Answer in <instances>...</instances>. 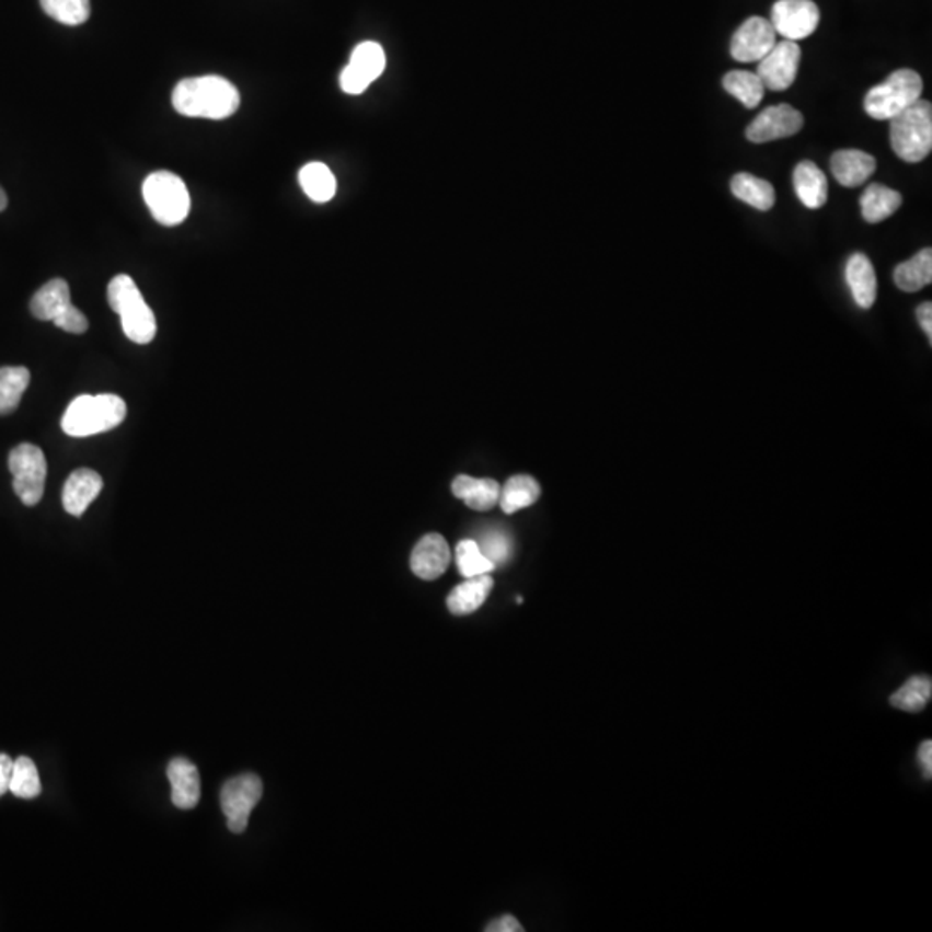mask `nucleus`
Segmentation results:
<instances>
[{
  "instance_id": "1",
  "label": "nucleus",
  "mask_w": 932,
  "mask_h": 932,
  "mask_svg": "<svg viewBox=\"0 0 932 932\" xmlns=\"http://www.w3.org/2000/svg\"><path fill=\"white\" fill-rule=\"evenodd\" d=\"M173 107L187 118H230L241 106L239 90L218 74L185 78L173 90Z\"/></svg>"
},
{
  "instance_id": "2",
  "label": "nucleus",
  "mask_w": 932,
  "mask_h": 932,
  "mask_svg": "<svg viewBox=\"0 0 932 932\" xmlns=\"http://www.w3.org/2000/svg\"><path fill=\"white\" fill-rule=\"evenodd\" d=\"M127 418V404L115 394L78 395L61 419L65 434L89 437L110 432Z\"/></svg>"
},
{
  "instance_id": "3",
  "label": "nucleus",
  "mask_w": 932,
  "mask_h": 932,
  "mask_svg": "<svg viewBox=\"0 0 932 932\" xmlns=\"http://www.w3.org/2000/svg\"><path fill=\"white\" fill-rule=\"evenodd\" d=\"M107 301L111 310L122 318L123 332L135 344H149L156 337V317L143 301L139 287L128 275H118L110 281Z\"/></svg>"
},
{
  "instance_id": "4",
  "label": "nucleus",
  "mask_w": 932,
  "mask_h": 932,
  "mask_svg": "<svg viewBox=\"0 0 932 932\" xmlns=\"http://www.w3.org/2000/svg\"><path fill=\"white\" fill-rule=\"evenodd\" d=\"M889 139L895 154L907 163H920L928 158L932 151L931 102L920 99L889 119Z\"/></svg>"
},
{
  "instance_id": "5",
  "label": "nucleus",
  "mask_w": 932,
  "mask_h": 932,
  "mask_svg": "<svg viewBox=\"0 0 932 932\" xmlns=\"http://www.w3.org/2000/svg\"><path fill=\"white\" fill-rule=\"evenodd\" d=\"M924 83L917 71L898 70L865 95V113L877 122L893 119L922 97Z\"/></svg>"
},
{
  "instance_id": "6",
  "label": "nucleus",
  "mask_w": 932,
  "mask_h": 932,
  "mask_svg": "<svg viewBox=\"0 0 932 932\" xmlns=\"http://www.w3.org/2000/svg\"><path fill=\"white\" fill-rule=\"evenodd\" d=\"M142 196L154 220L164 227H176L191 212L187 185L175 173H151L143 180Z\"/></svg>"
},
{
  "instance_id": "7",
  "label": "nucleus",
  "mask_w": 932,
  "mask_h": 932,
  "mask_svg": "<svg viewBox=\"0 0 932 932\" xmlns=\"http://www.w3.org/2000/svg\"><path fill=\"white\" fill-rule=\"evenodd\" d=\"M9 470L13 473V487L25 506L41 503L47 479V460L38 446L23 442L9 452Z\"/></svg>"
},
{
  "instance_id": "8",
  "label": "nucleus",
  "mask_w": 932,
  "mask_h": 932,
  "mask_svg": "<svg viewBox=\"0 0 932 932\" xmlns=\"http://www.w3.org/2000/svg\"><path fill=\"white\" fill-rule=\"evenodd\" d=\"M263 782L256 774L237 775L225 782L220 803L230 831L242 835L248 829L249 817L260 803Z\"/></svg>"
},
{
  "instance_id": "9",
  "label": "nucleus",
  "mask_w": 932,
  "mask_h": 932,
  "mask_svg": "<svg viewBox=\"0 0 932 932\" xmlns=\"http://www.w3.org/2000/svg\"><path fill=\"white\" fill-rule=\"evenodd\" d=\"M388 58L382 45L363 42L350 54L349 65L341 73V87L349 95H359L386 71Z\"/></svg>"
},
{
  "instance_id": "10",
  "label": "nucleus",
  "mask_w": 932,
  "mask_h": 932,
  "mask_svg": "<svg viewBox=\"0 0 932 932\" xmlns=\"http://www.w3.org/2000/svg\"><path fill=\"white\" fill-rule=\"evenodd\" d=\"M820 13L812 0H778L772 5L770 23L786 41L798 42L817 30Z\"/></svg>"
},
{
  "instance_id": "11",
  "label": "nucleus",
  "mask_w": 932,
  "mask_h": 932,
  "mask_svg": "<svg viewBox=\"0 0 932 932\" xmlns=\"http://www.w3.org/2000/svg\"><path fill=\"white\" fill-rule=\"evenodd\" d=\"M799 62H802V49L796 42H779L772 47L766 58L758 61L757 74L767 90L790 89L798 77Z\"/></svg>"
},
{
  "instance_id": "12",
  "label": "nucleus",
  "mask_w": 932,
  "mask_h": 932,
  "mask_svg": "<svg viewBox=\"0 0 932 932\" xmlns=\"http://www.w3.org/2000/svg\"><path fill=\"white\" fill-rule=\"evenodd\" d=\"M778 44V33L770 20L753 16L743 23L730 41V56L739 62H758Z\"/></svg>"
},
{
  "instance_id": "13",
  "label": "nucleus",
  "mask_w": 932,
  "mask_h": 932,
  "mask_svg": "<svg viewBox=\"0 0 932 932\" xmlns=\"http://www.w3.org/2000/svg\"><path fill=\"white\" fill-rule=\"evenodd\" d=\"M803 123L805 122L798 110H794L790 104H779V106H770L761 111L760 115L746 128V137L753 143L786 139L798 134Z\"/></svg>"
},
{
  "instance_id": "14",
  "label": "nucleus",
  "mask_w": 932,
  "mask_h": 932,
  "mask_svg": "<svg viewBox=\"0 0 932 932\" xmlns=\"http://www.w3.org/2000/svg\"><path fill=\"white\" fill-rule=\"evenodd\" d=\"M451 550L440 533H427L412 553V571L424 580H436L448 571Z\"/></svg>"
},
{
  "instance_id": "15",
  "label": "nucleus",
  "mask_w": 932,
  "mask_h": 932,
  "mask_svg": "<svg viewBox=\"0 0 932 932\" xmlns=\"http://www.w3.org/2000/svg\"><path fill=\"white\" fill-rule=\"evenodd\" d=\"M102 487H104V481L94 470H74L62 488V506L73 517H82L95 497L101 494Z\"/></svg>"
},
{
  "instance_id": "16",
  "label": "nucleus",
  "mask_w": 932,
  "mask_h": 932,
  "mask_svg": "<svg viewBox=\"0 0 932 932\" xmlns=\"http://www.w3.org/2000/svg\"><path fill=\"white\" fill-rule=\"evenodd\" d=\"M172 802L180 810H192L200 799L199 770L187 758H175L168 766Z\"/></svg>"
},
{
  "instance_id": "17",
  "label": "nucleus",
  "mask_w": 932,
  "mask_h": 932,
  "mask_svg": "<svg viewBox=\"0 0 932 932\" xmlns=\"http://www.w3.org/2000/svg\"><path fill=\"white\" fill-rule=\"evenodd\" d=\"M831 170L839 184L855 188L874 175L875 159L859 149H843L832 154Z\"/></svg>"
},
{
  "instance_id": "18",
  "label": "nucleus",
  "mask_w": 932,
  "mask_h": 932,
  "mask_svg": "<svg viewBox=\"0 0 932 932\" xmlns=\"http://www.w3.org/2000/svg\"><path fill=\"white\" fill-rule=\"evenodd\" d=\"M494 580L491 574L464 578V583L449 592L448 608L452 615H470L484 605L493 590Z\"/></svg>"
},
{
  "instance_id": "19",
  "label": "nucleus",
  "mask_w": 932,
  "mask_h": 932,
  "mask_svg": "<svg viewBox=\"0 0 932 932\" xmlns=\"http://www.w3.org/2000/svg\"><path fill=\"white\" fill-rule=\"evenodd\" d=\"M71 306V292L68 281L62 278H54L38 289L30 302L33 317L42 322L58 320Z\"/></svg>"
},
{
  "instance_id": "20",
  "label": "nucleus",
  "mask_w": 932,
  "mask_h": 932,
  "mask_svg": "<svg viewBox=\"0 0 932 932\" xmlns=\"http://www.w3.org/2000/svg\"><path fill=\"white\" fill-rule=\"evenodd\" d=\"M794 191L806 208H822L827 203V179L826 173L814 163V161H802L794 168Z\"/></svg>"
},
{
  "instance_id": "21",
  "label": "nucleus",
  "mask_w": 932,
  "mask_h": 932,
  "mask_svg": "<svg viewBox=\"0 0 932 932\" xmlns=\"http://www.w3.org/2000/svg\"><path fill=\"white\" fill-rule=\"evenodd\" d=\"M502 487L493 479H473L469 475H458L452 481V494L476 511H487L499 503Z\"/></svg>"
},
{
  "instance_id": "22",
  "label": "nucleus",
  "mask_w": 932,
  "mask_h": 932,
  "mask_svg": "<svg viewBox=\"0 0 932 932\" xmlns=\"http://www.w3.org/2000/svg\"><path fill=\"white\" fill-rule=\"evenodd\" d=\"M847 281L853 299L862 310H868L877 296L874 266L865 254H853L847 263Z\"/></svg>"
},
{
  "instance_id": "23",
  "label": "nucleus",
  "mask_w": 932,
  "mask_h": 932,
  "mask_svg": "<svg viewBox=\"0 0 932 932\" xmlns=\"http://www.w3.org/2000/svg\"><path fill=\"white\" fill-rule=\"evenodd\" d=\"M900 192L879 184H872L871 187L865 188L862 199H860L863 218L868 223H881V221L888 220L889 216L895 215L900 209Z\"/></svg>"
},
{
  "instance_id": "24",
  "label": "nucleus",
  "mask_w": 932,
  "mask_h": 932,
  "mask_svg": "<svg viewBox=\"0 0 932 932\" xmlns=\"http://www.w3.org/2000/svg\"><path fill=\"white\" fill-rule=\"evenodd\" d=\"M730 191L737 199L753 206L758 211H770L774 208L775 191L767 180L749 173H737L730 182Z\"/></svg>"
},
{
  "instance_id": "25",
  "label": "nucleus",
  "mask_w": 932,
  "mask_h": 932,
  "mask_svg": "<svg viewBox=\"0 0 932 932\" xmlns=\"http://www.w3.org/2000/svg\"><path fill=\"white\" fill-rule=\"evenodd\" d=\"M932 280V251L922 249L912 260L896 266L895 284L905 292L924 289Z\"/></svg>"
},
{
  "instance_id": "26",
  "label": "nucleus",
  "mask_w": 932,
  "mask_h": 932,
  "mask_svg": "<svg viewBox=\"0 0 932 932\" xmlns=\"http://www.w3.org/2000/svg\"><path fill=\"white\" fill-rule=\"evenodd\" d=\"M299 184L306 196L314 203H329L337 192V182L331 168L323 163L306 164L299 172Z\"/></svg>"
},
{
  "instance_id": "27",
  "label": "nucleus",
  "mask_w": 932,
  "mask_h": 932,
  "mask_svg": "<svg viewBox=\"0 0 932 932\" xmlns=\"http://www.w3.org/2000/svg\"><path fill=\"white\" fill-rule=\"evenodd\" d=\"M932 698V679L929 676H913L889 698L893 709L907 713H919L928 706Z\"/></svg>"
},
{
  "instance_id": "28",
  "label": "nucleus",
  "mask_w": 932,
  "mask_h": 932,
  "mask_svg": "<svg viewBox=\"0 0 932 932\" xmlns=\"http://www.w3.org/2000/svg\"><path fill=\"white\" fill-rule=\"evenodd\" d=\"M541 496V487L529 475H515L506 481L499 493V505L505 514L511 515L518 509L529 508Z\"/></svg>"
},
{
  "instance_id": "29",
  "label": "nucleus",
  "mask_w": 932,
  "mask_h": 932,
  "mask_svg": "<svg viewBox=\"0 0 932 932\" xmlns=\"http://www.w3.org/2000/svg\"><path fill=\"white\" fill-rule=\"evenodd\" d=\"M30 371L25 367L0 368V416L11 415L20 406L21 398L30 383Z\"/></svg>"
},
{
  "instance_id": "30",
  "label": "nucleus",
  "mask_w": 932,
  "mask_h": 932,
  "mask_svg": "<svg viewBox=\"0 0 932 932\" xmlns=\"http://www.w3.org/2000/svg\"><path fill=\"white\" fill-rule=\"evenodd\" d=\"M722 85L748 110H755L760 104L767 90L757 73L741 70L725 74Z\"/></svg>"
},
{
  "instance_id": "31",
  "label": "nucleus",
  "mask_w": 932,
  "mask_h": 932,
  "mask_svg": "<svg viewBox=\"0 0 932 932\" xmlns=\"http://www.w3.org/2000/svg\"><path fill=\"white\" fill-rule=\"evenodd\" d=\"M9 791L21 799L37 798L41 794L42 784L37 766L28 757H20L14 760Z\"/></svg>"
},
{
  "instance_id": "32",
  "label": "nucleus",
  "mask_w": 932,
  "mask_h": 932,
  "mask_svg": "<svg viewBox=\"0 0 932 932\" xmlns=\"http://www.w3.org/2000/svg\"><path fill=\"white\" fill-rule=\"evenodd\" d=\"M457 565L464 578L491 574V572L496 571V565L482 553L481 548L473 539H463V541L458 542Z\"/></svg>"
},
{
  "instance_id": "33",
  "label": "nucleus",
  "mask_w": 932,
  "mask_h": 932,
  "mask_svg": "<svg viewBox=\"0 0 932 932\" xmlns=\"http://www.w3.org/2000/svg\"><path fill=\"white\" fill-rule=\"evenodd\" d=\"M47 16L62 25H83L90 18V0H41Z\"/></svg>"
},
{
  "instance_id": "34",
  "label": "nucleus",
  "mask_w": 932,
  "mask_h": 932,
  "mask_svg": "<svg viewBox=\"0 0 932 932\" xmlns=\"http://www.w3.org/2000/svg\"><path fill=\"white\" fill-rule=\"evenodd\" d=\"M482 553L487 556L494 565H505L511 554V541L503 530L491 529L482 533L481 541H476Z\"/></svg>"
},
{
  "instance_id": "35",
  "label": "nucleus",
  "mask_w": 932,
  "mask_h": 932,
  "mask_svg": "<svg viewBox=\"0 0 932 932\" xmlns=\"http://www.w3.org/2000/svg\"><path fill=\"white\" fill-rule=\"evenodd\" d=\"M54 325L61 329V331L68 332V334H85L89 331V320L73 304L58 320H54Z\"/></svg>"
},
{
  "instance_id": "36",
  "label": "nucleus",
  "mask_w": 932,
  "mask_h": 932,
  "mask_svg": "<svg viewBox=\"0 0 932 932\" xmlns=\"http://www.w3.org/2000/svg\"><path fill=\"white\" fill-rule=\"evenodd\" d=\"M917 761H919L920 770H922V775H924L925 781H931V778H932V741H931V739H925V741L920 743L919 749H917Z\"/></svg>"
},
{
  "instance_id": "37",
  "label": "nucleus",
  "mask_w": 932,
  "mask_h": 932,
  "mask_svg": "<svg viewBox=\"0 0 932 932\" xmlns=\"http://www.w3.org/2000/svg\"><path fill=\"white\" fill-rule=\"evenodd\" d=\"M487 932H523V925L515 919L514 916H503L499 919L493 920L485 928Z\"/></svg>"
},
{
  "instance_id": "38",
  "label": "nucleus",
  "mask_w": 932,
  "mask_h": 932,
  "mask_svg": "<svg viewBox=\"0 0 932 932\" xmlns=\"http://www.w3.org/2000/svg\"><path fill=\"white\" fill-rule=\"evenodd\" d=\"M14 760L8 755H0V798L4 796L11 786V775H13Z\"/></svg>"
},
{
  "instance_id": "39",
  "label": "nucleus",
  "mask_w": 932,
  "mask_h": 932,
  "mask_svg": "<svg viewBox=\"0 0 932 932\" xmlns=\"http://www.w3.org/2000/svg\"><path fill=\"white\" fill-rule=\"evenodd\" d=\"M917 320H919L922 331L928 335L929 341H932V304L924 302L917 308Z\"/></svg>"
},
{
  "instance_id": "40",
  "label": "nucleus",
  "mask_w": 932,
  "mask_h": 932,
  "mask_svg": "<svg viewBox=\"0 0 932 932\" xmlns=\"http://www.w3.org/2000/svg\"><path fill=\"white\" fill-rule=\"evenodd\" d=\"M8 208V196H5V192L0 187V211H4Z\"/></svg>"
}]
</instances>
